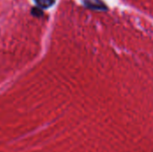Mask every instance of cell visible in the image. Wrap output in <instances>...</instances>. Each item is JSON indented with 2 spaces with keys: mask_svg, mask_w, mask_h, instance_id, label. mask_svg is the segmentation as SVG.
Listing matches in <instances>:
<instances>
[{
  "mask_svg": "<svg viewBox=\"0 0 153 152\" xmlns=\"http://www.w3.org/2000/svg\"><path fill=\"white\" fill-rule=\"evenodd\" d=\"M31 14L36 16V17H40L43 15V11L40 7H33L31 9Z\"/></svg>",
  "mask_w": 153,
  "mask_h": 152,
  "instance_id": "3",
  "label": "cell"
},
{
  "mask_svg": "<svg viewBox=\"0 0 153 152\" xmlns=\"http://www.w3.org/2000/svg\"><path fill=\"white\" fill-rule=\"evenodd\" d=\"M83 1L85 5H87L91 9H100V10L107 9L106 4L101 0H83Z\"/></svg>",
  "mask_w": 153,
  "mask_h": 152,
  "instance_id": "1",
  "label": "cell"
},
{
  "mask_svg": "<svg viewBox=\"0 0 153 152\" xmlns=\"http://www.w3.org/2000/svg\"><path fill=\"white\" fill-rule=\"evenodd\" d=\"M35 2L39 7L45 9L52 6L55 3V0H35Z\"/></svg>",
  "mask_w": 153,
  "mask_h": 152,
  "instance_id": "2",
  "label": "cell"
}]
</instances>
